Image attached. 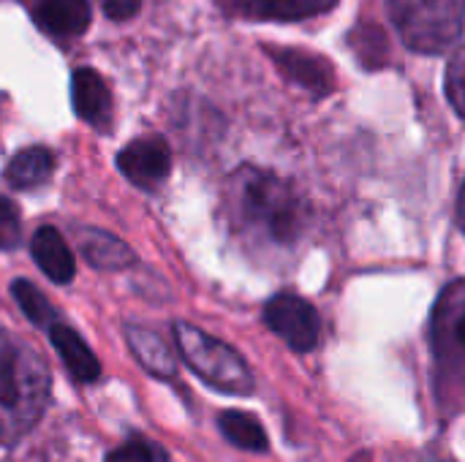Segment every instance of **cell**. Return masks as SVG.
I'll use <instances>...</instances> for the list:
<instances>
[{"label":"cell","instance_id":"6da1fadb","mask_svg":"<svg viewBox=\"0 0 465 462\" xmlns=\"http://www.w3.org/2000/svg\"><path fill=\"white\" fill-rule=\"evenodd\" d=\"M226 221L253 253H292L311 223L305 196L275 172L240 166L226 182Z\"/></svg>","mask_w":465,"mask_h":462},{"label":"cell","instance_id":"7a4b0ae2","mask_svg":"<svg viewBox=\"0 0 465 462\" xmlns=\"http://www.w3.org/2000/svg\"><path fill=\"white\" fill-rule=\"evenodd\" d=\"M49 370L44 359L14 335L0 332V444H16L44 417Z\"/></svg>","mask_w":465,"mask_h":462},{"label":"cell","instance_id":"3957f363","mask_svg":"<svg viewBox=\"0 0 465 462\" xmlns=\"http://www.w3.org/2000/svg\"><path fill=\"white\" fill-rule=\"evenodd\" d=\"M390 19L414 52H447L463 33L465 0H390Z\"/></svg>","mask_w":465,"mask_h":462},{"label":"cell","instance_id":"277c9868","mask_svg":"<svg viewBox=\"0 0 465 462\" xmlns=\"http://www.w3.org/2000/svg\"><path fill=\"white\" fill-rule=\"evenodd\" d=\"M174 340L188 362V368L213 389L226 395H251L253 392V373L245 365V359L226 346L223 340L207 335L204 329L177 321L174 324Z\"/></svg>","mask_w":465,"mask_h":462},{"label":"cell","instance_id":"5b68a950","mask_svg":"<svg viewBox=\"0 0 465 462\" xmlns=\"http://www.w3.org/2000/svg\"><path fill=\"white\" fill-rule=\"evenodd\" d=\"M267 327L292 349V351H313L322 338V321L316 308L294 294H278L264 308Z\"/></svg>","mask_w":465,"mask_h":462},{"label":"cell","instance_id":"8992f818","mask_svg":"<svg viewBox=\"0 0 465 462\" xmlns=\"http://www.w3.org/2000/svg\"><path fill=\"white\" fill-rule=\"evenodd\" d=\"M433 346L450 368L465 373V280L452 283L436 305Z\"/></svg>","mask_w":465,"mask_h":462},{"label":"cell","instance_id":"52a82bcc","mask_svg":"<svg viewBox=\"0 0 465 462\" xmlns=\"http://www.w3.org/2000/svg\"><path fill=\"white\" fill-rule=\"evenodd\" d=\"M117 169L139 188H158L172 172V150L161 136H142L117 152Z\"/></svg>","mask_w":465,"mask_h":462},{"label":"cell","instance_id":"ba28073f","mask_svg":"<svg viewBox=\"0 0 465 462\" xmlns=\"http://www.w3.org/2000/svg\"><path fill=\"white\" fill-rule=\"evenodd\" d=\"M71 103L82 123L106 131L112 123V93L104 76L93 68H76L71 79Z\"/></svg>","mask_w":465,"mask_h":462},{"label":"cell","instance_id":"9c48e42d","mask_svg":"<svg viewBox=\"0 0 465 462\" xmlns=\"http://www.w3.org/2000/svg\"><path fill=\"white\" fill-rule=\"evenodd\" d=\"M267 52L294 84H300L316 95H327L332 90L335 79H332L330 65L322 57L302 52V49H267Z\"/></svg>","mask_w":465,"mask_h":462},{"label":"cell","instance_id":"30bf717a","mask_svg":"<svg viewBox=\"0 0 465 462\" xmlns=\"http://www.w3.org/2000/svg\"><path fill=\"white\" fill-rule=\"evenodd\" d=\"M223 3L245 19L297 22L330 11L338 0H223Z\"/></svg>","mask_w":465,"mask_h":462},{"label":"cell","instance_id":"8fae6325","mask_svg":"<svg viewBox=\"0 0 465 462\" xmlns=\"http://www.w3.org/2000/svg\"><path fill=\"white\" fill-rule=\"evenodd\" d=\"M30 251H33L35 264L41 267V272L49 280H54V283H71L74 280V275H76L74 253L54 226H41L33 234Z\"/></svg>","mask_w":465,"mask_h":462},{"label":"cell","instance_id":"7c38bea8","mask_svg":"<svg viewBox=\"0 0 465 462\" xmlns=\"http://www.w3.org/2000/svg\"><path fill=\"white\" fill-rule=\"evenodd\" d=\"M38 27L52 35L71 38L82 35L90 25V3L87 0H38L33 8Z\"/></svg>","mask_w":465,"mask_h":462},{"label":"cell","instance_id":"4fadbf2b","mask_svg":"<svg viewBox=\"0 0 465 462\" xmlns=\"http://www.w3.org/2000/svg\"><path fill=\"white\" fill-rule=\"evenodd\" d=\"M49 340L57 351V357L63 359V365L68 368V373L82 381V384H93L101 376V362L95 359V354L90 351V346L65 324H52L49 327Z\"/></svg>","mask_w":465,"mask_h":462},{"label":"cell","instance_id":"5bb4252c","mask_svg":"<svg viewBox=\"0 0 465 462\" xmlns=\"http://www.w3.org/2000/svg\"><path fill=\"white\" fill-rule=\"evenodd\" d=\"M79 251L82 256L87 259L90 267L95 270H109V272H117V270H125L136 261V253L114 234L109 231H101V229H84L79 234Z\"/></svg>","mask_w":465,"mask_h":462},{"label":"cell","instance_id":"9a60e30c","mask_svg":"<svg viewBox=\"0 0 465 462\" xmlns=\"http://www.w3.org/2000/svg\"><path fill=\"white\" fill-rule=\"evenodd\" d=\"M125 340L147 373H153L158 378H174L177 376L174 351L166 346V340L161 335H155L153 329H144V327H125Z\"/></svg>","mask_w":465,"mask_h":462},{"label":"cell","instance_id":"2e32d148","mask_svg":"<svg viewBox=\"0 0 465 462\" xmlns=\"http://www.w3.org/2000/svg\"><path fill=\"white\" fill-rule=\"evenodd\" d=\"M54 172V155L46 147H25L5 166V182L11 188L27 191L46 182Z\"/></svg>","mask_w":465,"mask_h":462},{"label":"cell","instance_id":"e0dca14e","mask_svg":"<svg viewBox=\"0 0 465 462\" xmlns=\"http://www.w3.org/2000/svg\"><path fill=\"white\" fill-rule=\"evenodd\" d=\"M218 428L229 444H234L237 449H245V452H264L270 444L262 422L242 411H223L218 417Z\"/></svg>","mask_w":465,"mask_h":462},{"label":"cell","instance_id":"ac0fdd59","mask_svg":"<svg viewBox=\"0 0 465 462\" xmlns=\"http://www.w3.org/2000/svg\"><path fill=\"white\" fill-rule=\"evenodd\" d=\"M11 294L19 305V310L35 324V327H52L57 321V313L54 308L49 305V300L30 283V280H14L11 283Z\"/></svg>","mask_w":465,"mask_h":462},{"label":"cell","instance_id":"d6986e66","mask_svg":"<svg viewBox=\"0 0 465 462\" xmlns=\"http://www.w3.org/2000/svg\"><path fill=\"white\" fill-rule=\"evenodd\" d=\"M447 98L450 103L455 106V112L465 120V46L455 52V57L450 60V68H447Z\"/></svg>","mask_w":465,"mask_h":462},{"label":"cell","instance_id":"ffe728a7","mask_svg":"<svg viewBox=\"0 0 465 462\" xmlns=\"http://www.w3.org/2000/svg\"><path fill=\"white\" fill-rule=\"evenodd\" d=\"M22 242V221L14 202L0 199V251H14Z\"/></svg>","mask_w":465,"mask_h":462},{"label":"cell","instance_id":"44dd1931","mask_svg":"<svg viewBox=\"0 0 465 462\" xmlns=\"http://www.w3.org/2000/svg\"><path fill=\"white\" fill-rule=\"evenodd\" d=\"M106 462H161V452L144 438H131L114 452H109Z\"/></svg>","mask_w":465,"mask_h":462},{"label":"cell","instance_id":"7402d4cb","mask_svg":"<svg viewBox=\"0 0 465 462\" xmlns=\"http://www.w3.org/2000/svg\"><path fill=\"white\" fill-rule=\"evenodd\" d=\"M142 8V0H104V14L112 22H125L131 16H136Z\"/></svg>","mask_w":465,"mask_h":462},{"label":"cell","instance_id":"603a6c76","mask_svg":"<svg viewBox=\"0 0 465 462\" xmlns=\"http://www.w3.org/2000/svg\"><path fill=\"white\" fill-rule=\"evenodd\" d=\"M458 221H460V229H463L465 234V182L463 188H460V196H458Z\"/></svg>","mask_w":465,"mask_h":462},{"label":"cell","instance_id":"cb8c5ba5","mask_svg":"<svg viewBox=\"0 0 465 462\" xmlns=\"http://www.w3.org/2000/svg\"><path fill=\"white\" fill-rule=\"evenodd\" d=\"M349 462H371V457H368V455H357L354 460H349Z\"/></svg>","mask_w":465,"mask_h":462}]
</instances>
